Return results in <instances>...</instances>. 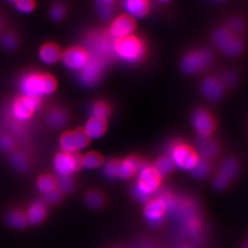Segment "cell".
I'll return each mask as SVG.
<instances>
[{"mask_svg":"<svg viewBox=\"0 0 248 248\" xmlns=\"http://www.w3.org/2000/svg\"><path fill=\"white\" fill-rule=\"evenodd\" d=\"M56 188L61 193H69L74 188V182L71 177H59L56 180Z\"/></svg>","mask_w":248,"mask_h":248,"instance_id":"836d02e7","label":"cell"},{"mask_svg":"<svg viewBox=\"0 0 248 248\" xmlns=\"http://www.w3.org/2000/svg\"><path fill=\"white\" fill-rule=\"evenodd\" d=\"M21 89L25 96L40 98L53 93L56 89V81L50 75L30 74L21 81Z\"/></svg>","mask_w":248,"mask_h":248,"instance_id":"6da1fadb","label":"cell"},{"mask_svg":"<svg viewBox=\"0 0 248 248\" xmlns=\"http://www.w3.org/2000/svg\"><path fill=\"white\" fill-rule=\"evenodd\" d=\"M169 156L175 167L189 171L195 167L200 158L197 152L184 142H174L170 148Z\"/></svg>","mask_w":248,"mask_h":248,"instance_id":"277c9868","label":"cell"},{"mask_svg":"<svg viewBox=\"0 0 248 248\" xmlns=\"http://www.w3.org/2000/svg\"><path fill=\"white\" fill-rule=\"evenodd\" d=\"M212 61V54L205 50H196L193 52L186 53L181 61L182 71L188 75L196 74L203 70Z\"/></svg>","mask_w":248,"mask_h":248,"instance_id":"5b68a950","label":"cell"},{"mask_svg":"<svg viewBox=\"0 0 248 248\" xmlns=\"http://www.w3.org/2000/svg\"><path fill=\"white\" fill-rule=\"evenodd\" d=\"M65 9L62 4H56L51 10V17L53 20H60L64 16Z\"/></svg>","mask_w":248,"mask_h":248,"instance_id":"8d00e7d4","label":"cell"},{"mask_svg":"<svg viewBox=\"0 0 248 248\" xmlns=\"http://www.w3.org/2000/svg\"><path fill=\"white\" fill-rule=\"evenodd\" d=\"M239 169V164L234 158L225 160L219 170L218 175L213 180V186L217 190H222L227 187L233 178L236 177Z\"/></svg>","mask_w":248,"mask_h":248,"instance_id":"8fae6325","label":"cell"},{"mask_svg":"<svg viewBox=\"0 0 248 248\" xmlns=\"http://www.w3.org/2000/svg\"><path fill=\"white\" fill-rule=\"evenodd\" d=\"M103 1H105L107 3H112V1H113V0H103Z\"/></svg>","mask_w":248,"mask_h":248,"instance_id":"ab89813d","label":"cell"},{"mask_svg":"<svg viewBox=\"0 0 248 248\" xmlns=\"http://www.w3.org/2000/svg\"><path fill=\"white\" fill-rule=\"evenodd\" d=\"M86 203L91 209H99L104 203V198L98 191H89L85 197Z\"/></svg>","mask_w":248,"mask_h":248,"instance_id":"f1b7e54d","label":"cell"},{"mask_svg":"<svg viewBox=\"0 0 248 248\" xmlns=\"http://www.w3.org/2000/svg\"><path fill=\"white\" fill-rule=\"evenodd\" d=\"M144 162L139 156H129L127 158L121 161L120 164V174L119 177L121 178H131L136 173L139 172V170L144 166Z\"/></svg>","mask_w":248,"mask_h":248,"instance_id":"2e32d148","label":"cell"},{"mask_svg":"<svg viewBox=\"0 0 248 248\" xmlns=\"http://www.w3.org/2000/svg\"><path fill=\"white\" fill-rule=\"evenodd\" d=\"M211 170V166L208 162V160L203 158H199L195 167L190 170L193 177L197 178H204L208 176Z\"/></svg>","mask_w":248,"mask_h":248,"instance_id":"83f0119b","label":"cell"},{"mask_svg":"<svg viewBox=\"0 0 248 248\" xmlns=\"http://www.w3.org/2000/svg\"><path fill=\"white\" fill-rule=\"evenodd\" d=\"M103 164V157L96 152H89L81 157V167L87 169H95Z\"/></svg>","mask_w":248,"mask_h":248,"instance_id":"d4e9b609","label":"cell"},{"mask_svg":"<svg viewBox=\"0 0 248 248\" xmlns=\"http://www.w3.org/2000/svg\"><path fill=\"white\" fill-rule=\"evenodd\" d=\"M97 9L101 18H110L113 14V7L111 3H107L103 0H97Z\"/></svg>","mask_w":248,"mask_h":248,"instance_id":"d6a6232c","label":"cell"},{"mask_svg":"<svg viewBox=\"0 0 248 248\" xmlns=\"http://www.w3.org/2000/svg\"><path fill=\"white\" fill-rule=\"evenodd\" d=\"M67 121V116L60 109H53L48 116L47 122L53 128H60L64 125Z\"/></svg>","mask_w":248,"mask_h":248,"instance_id":"4316f807","label":"cell"},{"mask_svg":"<svg viewBox=\"0 0 248 248\" xmlns=\"http://www.w3.org/2000/svg\"><path fill=\"white\" fill-rule=\"evenodd\" d=\"M46 216V204L43 201H37L29 208L26 217L28 222L39 224L44 221Z\"/></svg>","mask_w":248,"mask_h":248,"instance_id":"44dd1931","label":"cell"},{"mask_svg":"<svg viewBox=\"0 0 248 248\" xmlns=\"http://www.w3.org/2000/svg\"><path fill=\"white\" fill-rule=\"evenodd\" d=\"M196 147L198 155H200L203 159L213 158L218 153L217 143L209 138H201L197 142Z\"/></svg>","mask_w":248,"mask_h":248,"instance_id":"ffe728a7","label":"cell"},{"mask_svg":"<svg viewBox=\"0 0 248 248\" xmlns=\"http://www.w3.org/2000/svg\"><path fill=\"white\" fill-rule=\"evenodd\" d=\"M145 49L144 42L137 36H127L114 42V53L126 62L140 61L145 53Z\"/></svg>","mask_w":248,"mask_h":248,"instance_id":"7a4b0ae2","label":"cell"},{"mask_svg":"<svg viewBox=\"0 0 248 248\" xmlns=\"http://www.w3.org/2000/svg\"><path fill=\"white\" fill-rule=\"evenodd\" d=\"M89 143V139L82 129L66 132L60 138V147L66 153H77L86 148Z\"/></svg>","mask_w":248,"mask_h":248,"instance_id":"ba28073f","label":"cell"},{"mask_svg":"<svg viewBox=\"0 0 248 248\" xmlns=\"http://www.w3.org/2000/svg\"><path fill=\"white\" fill-rule=\"evenodd\" d=\"M104 61L97 55L89 56L88 62L81 68L80 79L85 85H94L99 80L103 70Z\"/></svg>","mask_w":248,"mask_h":248,"instance_id":"30bf717a","label":"cell"},{"mask_svg":"<svg viewBox=\"0 0 248 248\" xmlns=\"http://www.w3.org/2000/svg\"><path fill=\"white\" fill-rule=\"evenodd\" d=\"M37 188L42 194L45 196L56 188V179H54L52 176L44 175L39 177L37 181Z\"/></svg>","mask_w":248,"mask_h":248,"instance_id":"484cf974","label":"cell"},{"mask_svg":"<svg viewBox=\"0 0 248 248\" xmlns=\"http://www.w3.org/2000/svg\"><path fill=\"white\" fill-rule=\"evenodd\" d=\"M161 179L162 177L156 170L145 164L138 172V179L134 186L145 195L151 197L159 187Z\"/></svg>","mask_w":248,"mask_h":248,"instance_id":"52a82bcc","label":"cell"},{"mask_svg":"<svg viewBox=\"0 0 248 248\" xmlns=\"http://www.w3.org/2000/svg\"><path fill=\"white\" fill-rule=\"evenodd\" d=\"M202 91L206 98L216 101L222 98L223 86L220 80L213 77H209L202 81Z\"/></svg>","mask_w":248,"mask_h":248,"instance_id":"e0dca14e","label":"cell"},{"mask_svg":"<svg viewBox=\"0 0 248 248\" xmlns=\"http://www.w3.org/2000/svg\"><path fill=\"white\" fill-rule=\"evenodd\" d=\"M192 124L201 138H209L215 129V121L212 114L204 109H196L192 115Z\"/></svg>","mask_w":248,"mask_h":248,"instance_id":"7c38bea8","label":"cell"},{"mask_svg":"<svg viewBox=\"0 0 248 248\" xmlns=\"http://www.w3.org/2000/svg\"><path fill=\"white\" fill-rule=\"evenodd\" d=\"M159 2H163V3H166V2H169V0H158Z\"/></svg>","mask_w":248,"mask_h":248,"instance_id":"60d3db41","label":"cell"},{"mask_svg":"<svg viewBox=\"0 0 248 248\" xmlns=\"http://www.w3.org/2000/svg\"><path fill=\"white\" fill-rule=\"evenodd\" d=\"M8 1H9V2H15L16 0H8Z\"/></svg>","mask_w":248,"mask_h":248,"instance_id":"b9f144b4","label":"cell"},{"mask_svg":"<svg viewBox=\"0 0 248 248\" xmlns=\"http://www.w3.org/2000/svg\"><path fill=\"white\" fill-rule=\"evenodd\" d=\"M107 124L105 120L92 117L86 124L84 132L89 139H97L106 132Z\"/></svg>","mask_w":248,"mask_h":248,"instance_id":"d6986e66","label":"cell"},{"mask_svg":"<svg viewBox=\"0 0 248 248\" xmlns=\"http://www.w3.org/2000/svg\"><path fill=\"white\" fill-rule=\"evenodd\" d=\"M213 41L223 53L228 55H237L244 49L242 38L229 28L218 29L213 34Z\"/></svg>","mask_w":248,"mask_h":248,"instance_id":"3957f363","label":"cell"},{"mask_svg":"<svg viewBox=\"0 0 248 248\" xmlns=\"http://www.w3.org/2000/svg\"><path fill=\"white\" fill-rule=\"evenodd\" d=\"M120 164H121V160H108L104 166L105 176L110 179L118 178L120 174Z\"/></svg>","mask_w":248,"mask_h":248,"instance_id":"f546056e","label":"cell"},{"mask_svg":"<svg viewBox=\"0 0 248 248\" xmlns=\"http://www.w3.org/2000/svg\"><path fill=\"white\" fill-rule=\"evenodd\" d=\"M124 7L132 18H142L144 17L149 9V0H124Z\"/></svg>","mask_w":248,"mask_h":248,"instance_id":"ac0fdd59","label":"cell"},{"mask_svg":"<svg viewBox=\"0 0 248 248\" xmlns=\"http://www.w3.org/2000/svg\"><path fill=\"white\" fill-rule=\"evenodd\" d=\"M6 222L10 227L15 229H23L28 224L26 214L19 211H12L8 213L6 217Z\"/></svg>","mask_w":248,"mask_h":248,"instance_id":"cb8c5ba5","label":"cell"},{"mask_svg":"<svg viewBox=\"0 0 248 248\" xmlns=\"http://www.w3.org/2000/svg\"><path fill=\"white\" fill-rule=\"evenodd\" d=\"M81 168V156L77 153H59L53 160V169L59 177H70Z\"/></svg>","mask_w":248,"mask_h":248,"instance_id":"8992f818","label":"cell"},{"mask_svg":"<svg viewBox=\"0 0 248 248\" xmlns=\"http://www.w3.org/2000/svg\"><path fill=\"white\" fill-rule=\"evenodd\" d=\"M62 56L61 51L57 45L53 44L45 45L40 50V58L45 63H54Z\"/></svg>","mask_w":248,"mask_h":248,"instance_id":"7402d4cb","label":"cell"},{"mask_svg":"<svg viewBox=\"0 0 248 248\" xmlns=\"http://www.w3.org/2000/svg\"><path fill=\"white\" fill-rule=\"evenodd\" d=\"M2 45L8 50H13L17 45V41L14 36L11 35V34H7V35L4 36V38L2 40Z\"/></svg>","mask_w":248,"mask_h":248,"instance_id":"74e56055","label":"cell"},{"mask_svg":"<svg viewBox=\"0 0 248 248\" xmlns=\"http://www.w3.org/2000/svg\"><path fill=\"white\" fill-rule=\"evenodd\" d=\"M109 108L104 102H97L92 108V117L106 121L107 117L109 115Z\"/></svg>","mask_w":248,"mask_h":248,"instance_id":"1f68e13d","label":"cell"},{"mask_svg":"<svg viewBox=\"0 0 248 248\" xmlns=\"http://www.w3.org/2000/svg\"><path fill=\"white\" fill-rule=\"evenodd\" d=\"M15 5L16 8L23 13L31 12L35 7L34 0H16Z\"/></svg>","mask_w":248,"mask_h":248,"instance_id":"e575fe53","label":"cell"},{"mask_svg":"<svg viewBox=\"0 0 248 248\" xmlns=\"http://www.w3.org/2000/svg\"><path fill=\"white\" fill-rule=\"evenodd\" d=\"M166 212H167V206L161 198L148 201L145 204V207L143 210L145 218L148 220V222H150L151 224H155V225H157L158 223L162 222Z\"/></svg>","mask_w":248,"mask_h":248,"instance_id":"5bb4252c","label":"cell"},{"mask_svg":"<svg viewBox=\"0 0 248 248\" xmlns=\"http://www.w3.org/2000/svg\"><path fill=\"white\" fill-rule=\"evenodd\" d=\"M88 53L78 47H73L62 53L63 63L71 69H81L89 60Z\"/></svg>","mask_w":248,"mask_h":248,"instance_id":"9a60e30c","label":"cell"},{"mask_svg":"<svg viewBox=\"0 0 248 248\" xmlns=\"http://www.w3.org/2000/svg\"><path fill=\"white\" fill-rule=\"evenodd\" d=\"M136 28L135 21L129 15H122L114 19L109 29V35L119 40L127 36L132 35Z\"/></svg>","mask_w":248,"mask_h":248,"instance_id":"4fadbf2b","label":"cell"},{"mask_svg":"<svg viewBox=\"0 0 248 248\" xmlns=\"http://www.w3.org/2000/svg\"><path fill=\"white\" fill-rule=\"evenodd\" d=\"M153 168L156 170L160 177H167L170 173L173 172L175 169V165L170 156H162L156 160L153 166Z\"/></svg>","mask_w":248,"mask_h":248,"instance_id":"603a6c76","label":"cell"},{"mask_svg":"<svg viewBox=\"0 0 248 248\" xmlns=\"http://www.w3.org/2000/svg\"><path fill=\"white\" fill-rule=\"evenodd\" d=\"M11 164L12 166L15 168V169L18 170V171H26L28 170L29 168V163H28V160H27L26 156L21 154V153H18L16 152L14 153L12 155H11Z\"/></svg>","mask_w":248,"mask_h":248,"instance_id":"4dcf8cb0","label":"cell"},{"mask_svg":"<svg viewBox=\"0 0 248 248\" xmlns=\"http://www.w3.org/2000/svg\"><path fill=\"white\" fill-rule=\"evenodd\" d=\"M61 198H62V193L57 188H55L54 190L45 195V199L49 203H56L61 200Z\"/></svg>","mask_w":248,"mask_h":248,"instance_id":"f35d334b","label":"cell"},{"mask_svg":"<svg viewBox=\"0 0 248 248\" xmlns=\"http://www.w3.org/2000/svg\"><path fill=\"white\" fill-rule=\"evenodd\" d=\"M40 98L31 96L21 97L14 102L12 113L16 120L19 122H24L32 116L36 109L40 107Z\"/></svg>","mask_w":248,"mask_h":248,"instance_id":"9c48e42d","label":"cell"},{"mask_svg":"<svg viewBox=\"0 0 248 248\" xmlns=\"http://www.w3.org/2000/svg\"><path fill=\"white\" fill-rule=\"evenodd\" d=\"M188 248V247H181V248Z\"/></svg>","mask_w":248,"mask_h":248,"instance_id":"7bdbcfd3","label":"cell"},{"mask_svg":"<svg viewBox=\"0 0 248 248\" xmlns=\"http://www.w3.org/2000/svg\"><path fill=\"white\" fill-rule=\"evenodd\" d=\"M14 148V142L12 138L7 135L3 134L0 136V149L4 152H10Z\"/></svg>","mask_w":248,"mask_h":248,"instance_id":"d590c367","label":"cell"}]
</instances>
